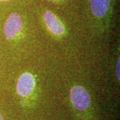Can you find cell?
Masks as SVG:
<instances>
[{"label": "cell", "mask_w": 120, "mask_h": 120, "mask_svg": "<svg viewBox=\"0 0 120 120\" xmlns=\"http://www.w3.org/2000/svg\"><path fill=\"white\" fill-rule=\"evenodd\" d=\"M71 102L77 110L85 111L90 107L91 98L87 91L83 87L75 86L70 90Z\"/></svg>", "instance_id": "1"}, {"label": "cell", "mask_w": 120, "mask_h": 120, "mask_svg": "<svg viewBox=\"0 0 120 120\" xmlns=\"http://www.w3.org/2000/svg\"><path fill=\"white\" fill-rule=\"evenodd\" d=\"M22 27L23 22L20 15L16 13L10 14L4 26V34L5 38L14 39L20 33Z\"/></svg>", "instance_id": "2"}, {"label": "cell", "mask_w": 120, "mask_h": 120, "mask_svg": "<svg viewBox=\"0 0 120 120\" xmlns=\"http://www.w3.org/2000/svg\"><path fill=\"white\" fill-rule=\"evenodd\" d=\"M35 86V80L31 73L26 72L19 77L16 85L17 94L22 98L30 95L34 91Z\"/></svg>", "instance_id": "3"}, {"label": "cell", "mask_w": 120, "mask_h": 120, "mask_svg": "<svg viewBox=\"0 0 120 120\" xmlns=\"http://www.w3.org/2000/svg\"><path fill=\"white\" fill-rule=\"evenodd\" d=\"M44 22L49 30L56 35L64 34L65 27L60 19L50 11H47L43 15Z\"/></svg>", "instance_id": "4"}, {"label": "cell", "mask_w": 120, "mask_h": 120, "mask_svg": "<svg viewBox=\"0 0 120 120\" xmlns=\"http://www.w3.org/2000/svg\"><path fill=\"white\" fill-rule=\"evenodd\" d=\"M110 0H90V8L94 15L102 17L105 15L109 8Z\"/></svg>", "instance_id": "5"}, {"label": "cell", "mask_w": 120, "mask_h": 120, "mask_svg": "<svg viewBox=\"0 0 120 120\" xmlns=\"http://www.w3.org/2000/svg\"><path fill=\"white\" fill-rule=\"evenodd\" d=\"M120 57L118 58L117 60V66H116V75L117 77V79L118 81L120 82Z\"/></svg>", "instance_id": "6"}, {"label": "cell", "mask_w": 120, "mask_h": 120, "mask_svg": "<svg viewBox=\"0 0 120 120\" xmlns=\"http://www.w3.org/2000/svg\"><path fill=\"white\" fill-rule=\"evenodd\" d=\"M0 120H4V117H3V116L1 115V113H0Z\"/></svg>", "instance_id": "7"}, {"label": "cell", "mask_w": 120, "mask_h": 120, "mask_svg": "<svg viewBox=\"0 0 120 120\" xmlns=\"http://www.w3.org/2000/svg\"><path fill=\"white\" fill-rule=\"evenodd\" d=\"M9 0H0V1H8Z\"/></svg>", "instance_id": "8"}, {"label": "cell", "mask_w": 120, "mask_h": 120, "mask_svg": "<svg viewBox=\"0 0 120 120\" xmlns=\"http://www.w3.org/2000/svg\"><path fill=\"white\" fill-rule=\"evenodd\" d=\"M49 1H57V0H49Z\"/></svg>", "instance_id": "9"}]
</instances>
